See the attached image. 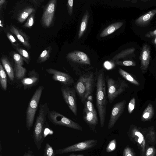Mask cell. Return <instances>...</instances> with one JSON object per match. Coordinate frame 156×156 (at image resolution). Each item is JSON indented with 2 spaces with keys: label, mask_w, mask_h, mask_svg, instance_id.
<instances>
[{
  "label": "cell",
  "mask_w": 156,
  "mask_h": 156,
  "mask_svg": "<svg viewBox=\"0 0 156 156\" xmlns=\"http://www.w3.org/2000/svg\"><path fill=\"white\" fill-rule=\"evenodd\" d=\"M83 118L85 122L91 127L94 128L98 123V118L96 111L90 112L83 109Z\"/></svg>",
  "instance_id": "2e32d148"
},
{
  "label": "cell",
  "mask_w": 156,
  "mask_h": 156,
  "mask_svg": "<svg viewBox=\"0 0 156 156\" xmlns=\"http://www.w3.org/2000/svg\"><path fill=\"white\" fill-rule=\"evenodd\" d=\"M34 23V16L33 14L31 15L29 17L27 22L23 25L24 27L30 28L33 25Z\"/></svg>",
  "instance_id": "4dcf8cb0"
},
{
  "label": "cell",
  "mask_w": 156,
  "mask_h": 156,
  "mask_svg": "<svg viewBox=\"0 0 156 156\" xmlns=\"http://www.w3.org/2000/svg\"><path fill=\"white\" fill-rule=\"evenodd\" d=\"M141 1H143V2H147L148 1V0H142Z\"/></svg>",
  "instance_id": "7dc6e473"
},
{
  "label": "cell",
  "mask_w": 156,
  "mask_h": 156,
  "mask_svg": "<svg viewBox=\"0 0 156 156\" xmlns=\"http://www.w3.org/2000/svg\"><path fill=\"white\" fill-rule=\"evenodd\" d=\"M87 100L88 101H92V96L90 95L87 97Z\"/></svg>",
  "instance_id": "7bdbcfd3"
},
{
  "label": "cell",
  "mask_w": 156,
  "mask_h": 156,
  "mask_svg": "<svg viewBox=\"0 0 156 156\" xmlns=\"http://www.w3.org/2000/svg\"><path fill=\"white\" fill-rule=\"evenodd\" d=\"M44 87L43 85L38 87L30 100L26 111V123L27 130L32 127L35 116Z\"/></svg>",
  "instance_id": "7a4b0ae2"
},
{
  "label": "cell",
  "mask_w": 156,
  "mask_h": 156,
  "mask_svg": "<svg viewBox=\"0 0 156 156\" xmlns=\"http://www.w3.org/2000/svg\"><path fill=\"white\" fill-rule=\"evenodd\" d=\"M135 99L133 98L131 99L128 105V111L129 114H131L135 106Z\"/></svg>",
  "instance_id": "1f68e13d"
},
{
  "label": "cell",
  "mask_w": 156,
  "mask_h": 156,
  "mask_svg": "<svg viewBox=\"0 0 156 156\" xmlns=\"http://www.w3.org/2000/svg\"><path fill=\"white\" fill-rule=\"evenodd\" d=\"M154 108L152 105L149 104L142 113L141 119L144 121L149 120L154 116Z\"/></svg>",
  "instance_id": "ffe728a7"
},
{
  "label": "cell",
  "mask_w": 156,
  "mask_h": 156,
  "mask_svg": "<svg viewBox=\"0 0 156 156\" xmlns=\"http://www.w3.org/2000/svg\"><path fill=\"white\" fill-rule=\"evenodd\" d=\"M154 39L152 41V42L154 45L156 47V36H155Z\"/></svg>",
  "instance_id": "b9f144b4"
},
{
  "label": "cell",
  "mask_w": 156,
  "mask_h": 156,
  "mask_svg": "<svg viewBox=\"0 0 156 156\" xmlns=\"http://www.w3.org/2000/svg\"><path fill=\"white\" fill-rule=\"evenodd\" d=\"M46 72L52 75V79L62 84L63 85L70 86L74 82L73 78L69 74L52 68L46 69Z\"/></svg>",
  "instance_id": "52a82bcc"
},
{
  "label": "cell",
  "mask_w": 156,
  "mask_h": 156,
  "mask_svg": "<svg viewBox=\"0 0 156 156\" xmlns=\"http://www.w3.org/2000/svg\"><path fill=\"white\" fill-rule=\"evenodd\" d=\"M6 35L9 40L13 45L16 47H17L19 45L16 39L12 35L8 33Z\"/></svg>",
  "instance_id": "d6a6232c"
},
{
  "label": "cell",
  "mask_w": 156,
  "mask_h": 156,
  "mask_svg": "<svg viewBox=\"0 0 156 156\" xmlns=\"http://www.w3.org/2000/svg\"><path fill=\"white\" fill-rule=\"evenodd\" d=\"M112 66L111 63L108 61H106L104 63L105 67L108 69H110L112 67Z\"/></svg>",
  "instance_id": "f35d334b"
},
{
  "label": "cell",
  "mask_w": 156,
  "mask_h": 156,
  "mask_svg": "<svg viewBox=\"0 0 156 156\" xmlns=\"http://www.w3.org/2000/svg\"><path fill=\"white\" fill-rule=\"evenodd\" d=\"M156 36V29L154 30L150 31L146 33L144 36L146 37H154Z\"/></svg>",
  "instance_id": "8d00e7d4"
},
{
  "label": "cell",
  "mask_w": 156,
  "mask_h": 156,
  "mask_svg": "<svg viewBox=\"0 0 156 156\" xmlns=\"http://www.w3.org/2000/svg\"><path fill=\"white\" fill-rule=\"evenodd\" d=\"M9 30L24 46L28 48H30V45L28 38L26 34L16 26L13 25L10 26Z\"/></svg>",
  "instance_id": "e0dca14e"
},
{
  "label": "cell",
  "mask_w": 156,
  "mask_h": 156,
  "mask_svg": "<svg viewBox=\"0 0 156 156\" xmlns=\"http://www.w3.org/2000/svg\"><path fill=\"white\" fill-rule=\"evenodd\" d=\"M57 1H50L45 7L41 18L42 24L45 27H48L53 21Z\"/></svg>",
  "instance_id": "9c48e42d"
},
{
  "label": "cell",
  "mask_w": 156,
  "mask_h": 156,
  "mask_svg": "<svg viewBox=\"0 0 156 156\" xmlns=\"http://www.w3.org/2000/svg\"><path fill=\"white\" fill-rule=\"evenodd\" d=\"M61 90L65 101L73 113L77 116L78 110L75 89L70 86L62 85Z\"/></svg>",
  "instance_id": "5b68a950"
},
{
  "label": "cell",
  "mask_w": 156,
  "mask_h": 156,
  "mask_svg": "<svg viewBox=\"0 0 156 156\" xmlns=\"http://www.w3.org/2000/svg\"><path fill=\"white\" fill-rule=\"evenodd\" d=\"M0 83L3 90H6L7 88V78L6 73L3 66L0 64Z\"/></svg>",
  "instance_id": "7402d4cb"
},
{
  "label": "cell",
  "mask_w": 156,
  "mask_h": 156,
  "mask_svg": "<svg viewBox=\"0 0 156 156\" xmlns=\"http://www.w3.org/2000/svg\"><path fill=\"white\" fill-rule=\"evenodd\" d=\"M120 65L126 66H136V63L132 60H125L119 63Z\"/></svg>",
  "instance_id": "e575fe53"
},
{
  "label": "cell",
  "mask_w": 156,
  "mask_h": 156,
  "mask_svg": "<svg viewBox=\"0 0 156 156\" xmlns=\"http://www.w3.org/2000/svg\"><path fill=\"white\" fill-rule=\"evenodd\" d=\"M34 11V9L32 8L29 7L26 8L18 16V21L20 23H23Z\"/></svg>",
  "instance_id": "cb8c5ba5"
},
{
  "label": "cell",
  "mask_w": 156,
  "mask_h": 156,
  "mask_svg": "<svg viewBox=\"0 0 156 156\" xmlns=\"http://www.w3.org/2000/svg\"><path fill=\"white\" fill-rule=\"evenodd\" d=\"M5 1L4 0H1L0 1V9L1 8V5L5 2Z\"/></svg>",
  "instance_id": "ee69618b"
},
{
  "label": "cell",
  "mask_w": 156,
  "mask_h": 156,
  "mask_svg": "<svg viewBox=\"0 0 156 156\" xmlns=\"http://www.w3.org/2000/svg\"><path fill=\"white\" fill-rule=\"evenodd\" d=\"M68 156H84V155L83 154H75L74 153H73L69 155Z\"/></svg>",
  "instance_id": "60d3db41"
},
{
  "label": "cell",
  "mask_w": 156,
  "mask_h": 156,
  "mask_svg": "<svg viewBox=\"0 0 156 156\" xmlns=\"http://www.w3.org/2000/svg\"><path fill=\"white\" fill-rule=\"evenodd\" d=\"M74 87L81 102L84 103L86 99L87 93L86 81L84 74L80 76L75 84Z\"/></svg>",
  "instance_id": "4fadbf2b"
},
{
  "label": "cell",
  "mask_w": 156,
  "mask_h": 156,
  "mask_svg": "<svg viewBox=\"0 0 156 156\" xmlns=\"http://www.w3.org/2000/svg\"><path fill=\"white\" fill-rule=\"evenodd\" d=\"M40 80V76L38 73L34 69L30 71L27 77H25L21 80L24 90L30 89L37 85Z\"/></svg>",
  "instance_id": "7c38bea8"
},
{
  "label": "cell",
  "mask_w": 156,
  "mask_h": 156,
  "mask_svg": "<svg viewBox=\"0 0 156 156\" xmlns=\"http://www.w3.org/2000/svg\"><path fill=\"white\" fill-rule=\"evenodd\" d=\"M116 140L115 139L111 140L107 145L106 149V152L110 153L114 151L116 147Z\"/></svg>",
  "instance_id": "83f0119b"
},
{
  "label": "cell",
  "mask_w": 156,
  "mask_h": 156,
  "mask_svg": "<svg viewBox=\"0 0 156 156\" xmlns=\"http://www.w3.org/2000/svg\"><path fill=\"white\" fill-rule=\"evenodd\" d=\"M1 22H2V21L1 20L0 21V26L1 27H3V26Z\"/></svg>",
  "instance_id": "bcb514c9"
},
{
  "label": "cell",
  "mask_w": 156,
  "mask_h": 156,
  "mask_svg": "<svg viewBox=\"0 0 156 156\" xmlns=\"http://www.w3.org/2000/svg\"><path fill=\"white\" fill-rule=\"evenodd\" d=\"M97 142L98 140L95 139L84 140L64 148L57 149L55 151L56 154H63L90 149L95 147Z\"/></svg>",
  "instance_id": "8992f818"
},
{
  "label": "cell",
  "mask_w": 156,
  "mask_h": 156,
  "mask_svg": "<svg viewBox=\"0 0 156 156\" xmlns=\"http://www.w3.org/2000/svg\"><path fill=\"white\" fill-rule=\"evenodd\" d=\"M123 156H134L131 149L129 147H125L123 151Z\"/></svg>",
  "instance_id": "836d02e7"
},
{
  "label": "cell",
  "mask_w": 156,
  "mask_h": 156,
  "mask_svg": "<svg viewBox=\"0 0 156 156\" xmlns=\"http://www.w3.org/2000/svg\"><path fill=\"white\" fill-rule=\"evenodd\" d=\"M51 49L48 47L43 51L41 54L37 61V63H41L46 61L49 58Z\"/></svg>",
  "instance_id": "d4e9b609"
},
{
  "label": "cell",
  "mask_w": 156,
  "mask_h": 156,
  "mask_svg": "<svg viewBox=\"0 0 156 156\" xmlns=\"http://www.w3.org/2000/svg\"><path fill=\"white\" fill-rule=\"evenodd\" d=\"M73 2V0H69L67 2L68 13L70 15L72 14Z\"/></svg>",
  "instance_id": "d590c367"
},
{
  "label": "cell",
  "mask_w": 156,
  "mask_h": 156,
  "mask_svg": "<svg viewBox=\"0 0 156 156\" xmlns=\"http://www.w3.org/2000/svg\"><path fill=\"white\" fill-rule=\"evenodd\" d=\"M156 14V9L151 10L137 19L135 23L138 26L146 27Z\"/></svg>",
  "instance_id": "9a60e30c"
},
{
  "label": "cell",
  "mask_w": 156,
  "mask_h": 156,
  "mask_svg": "<svg viewBox=\"0 0 156 156\" xmlns=\"http://www.w3.org/2000/svg\"><path fill=\"white\" fill-rule=\"evenodd\" d=\"M23 156H35V155L32 151L29 150L26 151Z\"/></svg>",
  "instance_id": "ab89813d"
},
{
  "label": "cell",
  "mask_w": 156,
  "mask_h": 156,
  "mask_svg": "<svg viewBox=\"0 0 156 156\" xmlns=\"http://www.w3.org/2000/svg\"><path fill=\"white\" fill-rule=\"evenodd\" d=\"M67 57L70 60L78 63L90 65L89 58L85 53L80 51H74L68 54Z\"/></svg>",
  "instance_id": "5bb4252c"
},
{
  "label": "cell",
  "mask_w": 156,
  "mask_h": 156,
  "mask_svg": "<svg viewBox=\"0 0 156 156\" xmlns=\"http://www.w3.org/2000/svg\"><path fill=\"white\" fill-rule=\"evenodd\" d=\"M123 24L122 22H119L111 24L102 31L100 34V37H103L111 34L120 28Z\"/></svg>",
  "instance_id": "d6986e66"
},
{
  "label": "cell",
  "mask_w": 156,
  "mask_h": 156,
  "mask_svg": "<svg viewBox=\"0 0 156 156\" xmlns=\"http://www.w3.org/2000/svg\"><path fill=\"white\" fill-rule=\"evenodd\" d=\"M119 72L120 74L125 78L133 84L136 86H139L140 83L136 80L129 73L119 68Z\"/></svg>",
  "instance_id": "603a6c76"
},
{
  "label": "cell",
  "mask_w": 156,
  "mask_h": 156,
  "mask_svg": "<svg viewBox=\"0 0 156 156\" xmlns=\"http://www.w3.org/2000/svg\"><path fill=\"white\" fill-rule=\"evenodd\" d=\"M154 152V150L152 147H150L147 150L146 156H152Z\"/></svg>",
  "instance_id": "74e56055"
},
{
  "label": "cell",
  "mask_w": 156,
  "mask_h": 156,
  "mask_svg": "<svg viewBox=\"0 0 156 156\" xmlns=\"http://www.w3.org/2000/svg\"><path fill=\"white\" fill-rule=\"evenodd\" d=\"M140 69L143 74L147 72L151 58V48L147 43L144 44L141 48L139 56Z\"/></svg>",
  "instance_id": "30bf717a"
},
{
  "label": "cell",
  "mask_w": 156,
  "mask_h": 156,
  "mask_svg": "<svg viewBox=\"0 0 156 156\" xmlns=\"http://www.w3.org/2000/svg\"><path fill=\"white\" fill-rule=\"evenodd\" d=\"M15 62L14 71L15 77L17 80H21L25 77L27 70L23 66L24 59L20 55L15 53L13 55Z\"/></svg>",
  "instance_id": "8fae6325"
},
{
  "label": "cell",
  "mask_w": 156,
  "mask_h": 156,
  "mask_svg": "<svg viewBox=\"0 0 156 156\" xmlns=\"http://www.w3.org/2000/svg\"><path fill=\"white\" fill-rule=\"evenodd\" d=\"M55 151L49 143H46L43 156H55Z\"/></svg>",
  "instance_id": "484cf974"
},
{
  "label": "cell",
  "mask_w": 156,
  "mask_h": 156,
  "mask_svg": "<svg viewBox=\"0 0 156 156\" xmlns=\"http://www.w3.org/2000/svg\"><path fill=\"white\" fill-rule=\"evenodd\" d=\"M3 66L5 70L9 80L11 81L14 80L15 77V73L10 62L5 57H3L1 59Z\"/></svg>",
  "instance_id": "ac0fdd59"
},
{
  "label": "cell",
  "mask_w": 156,
  "mask_h": 156,
  "mask_svg": "<svg viewBox=\"0 0 156 156\" xmlns=\"http://www.w3.org/2000/svg\"><path fill=\"white\" fill-rule=\"evenodd\" d=\"M16 50L23 57L24 60L27 64H29L30 58L27 51L26 50L20 48H17Z\"/></svg>",
  "instance_id": "4316f807"
},
{
  "label": "cell",
  "mask_w": 156,
  "mask_h": 156,
  "mask_svg": "<svg viewBox=\"0 0 156 156\" xmlns=\"http://www.w3.org/2000/svg\"><path fill=\"white\" fill-rule=\"evenodd\" d=\"M105 80L107 83V97L110 104L129 87L126 81L120 78L115 80L107 76Z\"/></svg>",
  "instance_id": "3957f363"
},
{
  "label": "cell",
  "mask_w": 156,
  "mask_h": 156,
  "mask_svg": "<svg viewBox=\"0 0 156 156\" xmlns=\"http://www.w3.org/2000/svg\"><path fill=\"white\" fill-rule=\"evenodd\" d=\"M83 109L90 112H94L96 111L94 106L91 101L86 100Z\"/></svg>",
  "instance_id": "f546056e"
},
{
  "label": "cell",
  "mask_w": 156,
  "mask_h": 156,
  "mask_svg": "<svg viewBox=\"0 0 156 156\" xmlns=\"http://www.w3.org/2000/svg\"><path fill=\"white\" fill-rule=\"evenodd\" d=\"M1 149H2V148H1V143L0 144V156H3L2 154V153H1Z\"/></svg>",
  "instance_id": "f6af8a7d"
},
{
  "label": "cell",
  "mask_w": 156,
  "mask_h": 156,
  "mask_svg": "<svg viewBox=\"0 0 156 156\" xmlns=\"http://www.w3.org/2000/svg\"><path fill=\"white\" fill-rule=\"evenodd\" d=\"M47 118L55 125L64 126L80 131L83 130L82 127L78 123L56 111H50Z\"/></svg>",
  "instance_id": "277c9868"
},
{
  "label": "cell",
  "mask_w": 156,
  "mask_h": 156,
  "mask_svg": "<svg viewBox=\"0 0 156 156\" xmlns=\"http://www.w3.org/2000/svg\"><path fill=\"white\" fill-rule=\"evenodd\" d=\"M96 90V106L100 120V126L104 127L106 114L107 99L105 78L103 71H100L95 76Z\"/></svg>",
  "instance_id": "6da1fadb"
},
{
  "label": "cell",
  "mask_w": 156,
  "mask_h": 156,
  "mask_svg": "<svg viewBox=\"0 0 156 156\" xmlns=\"http://www.w3.org/2000/svg\"><path fill=\"white\" fill-rule=\"evenodd\" d=\"M133 133L135 135H136L138 137V142L140 144H142V146L144 147L145 145V142L144 138L142 134L135 129H133Z\"/></svg>",
  "instance_id": "f1b7e54d"
},
{
  "label": "cell",
  "mask_w": 156,
  "mask_h": 156,
  "mask_svg": "<svg viewBox=\"0 0 156 156\" xmlns=\"http://www.w3.org/2000/svg\"><path fill=\"white\" fill-rule=\"evenodd\" d=\"M126 104L125 100L116 103L111 111L110 118L108 125L109 129L113 128L123 112Z\"/></svg>",
  "instance_id": "ba28073f"
},
{
  "label": "cell",
  "mask_w": 156,
  "mask_h": 156,
  "mask_svg": "<svg viewBox=\"0 0 156 156\" xmlns=\"http://www.w3.org/2000/svg\"><path fill=\"white\" fill-rule=\"evenodd\" d=\"M89 16V13L88 11L86 10V12L84 14L83 16L81 23L78 34L79 38H80L82 36L86 30Z\"/></svg>",
  "instance_id": "44dd1931"
}]
</instances>
